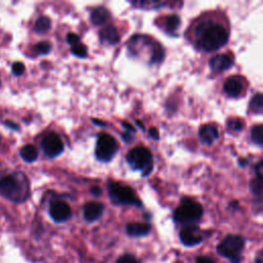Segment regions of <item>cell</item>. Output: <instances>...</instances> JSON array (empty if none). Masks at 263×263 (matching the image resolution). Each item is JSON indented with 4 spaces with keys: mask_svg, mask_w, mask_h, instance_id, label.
<instances>
[{
    "mask_svg": "<svg viewBox=\"0 0 263 263\" xmlns=\"http://www.w3.org/2000/svg\"><path fill=\"white\" fill-rule=\"evenodd\" d=\"M250 188L253 193L262 194L263 193V180L256 177L250 182Z\"/></svg>",
    "mask_w": 263,
    "mask_h": 263,
    "instance_id": "24",
    "label": "cell"
},
{
    "mask_svg": "<svg viewBox=\"0 0 263 263\" xmlns=\"http://www.w3.org/2000/svg\"><path fill=\"white\" fill-rule=\"evenodd\" d=\"M219 137V132L215 125L208 124L201 128L200 130V138L206 144H212L214 141L217 140Z\"/></svg>",
    "mask_w": 263,
    "mask_h": 263,
    "instance_id": "14",
    "label": "cell"
},
{
    "mask_svg": "<svg viewBox=\"0 0 263 263\" xmlns=\"http://www.w3.org/2000/svg\"><path fill=\"white\" fill-rule=\"evenodd\" d=\"M244 247L245 241L242 237L230 235L221 241L217 247V251L221 256L232 261V263H240Z\"/></svg>",
    "mask_w": 263,
    "mask_h": 263,
    "instance_id": "4",
    "label": "cell"
},
{
    "mask_svg": "<svg viewBox=\"0 0 263 263\" xmlns=\"http://www.w3.org/2000/svg\"><path fill=\"white\" fill-rule=\"evenodd\" d=\"M108 189L110 193V199L120 205H133L139 206L140 202L137 195L131 187L125 186L120 183L110 182L108 184Z\"/></svg>",
    "mask_w": 263,
    "mask_h": 263,
    "instance_id": "6",
    "label": "cell"
},
{
    "mask_svg": "<svg viewBox=\"0 0 263 263\" xmlns=\"http://www.w3.org/2000/svg\"><path fill=\"white\" fill-rule=\"evenodd\" d=\"M71 53L74 56L78 57V58H86L88 56L87 47L84 44H81L80 42L72 45V47H71Z\"/></svg>",
    "mask_w": 263,
    "mask_h": 263,
    "instance_id": "23",
    "label": "cell"
},
{
    "mask_svg": "<svg viewBox=\"0 0 263 263\" xmlns=\"http://www.w3.org/2000/svg\"><path fill=\"white\" fill-rule=\"evenodd\" d=\"M255 171H256V175H257V178L263 180V161H260L256 168H255Z\"/></svg>",
    "mask_w": 263,
    "mask_h": 263,
    "instance_id": "31",
    "label": "cell"
},
{
    "mask_svg": "<svg viewBox=\"0 0 263 263\" xmlns=\"http://www.w3.org/2000/svg\"><path fill=\"white\" fill-rule=\"evenodd\" d=\"M25 71V66L23 63L21 62H16L12 65V72L14 75L19 76V75H22Z\"/></svg>",
    "mask_w": 263,
    "mask_h": 263,
    "instance_id": "27",
    "label": "cell"
},
{
    "mask_svg": "<svg viewBox=\"0 0 263 263\" xmlns=\"http://www.w3.org/2000/svg\"><path fill=\"white\" fill-rule=\"evenodd\" d=\"M246 86V81L243 77L235 75L229 77L224 84V92L233 98H237L242 95Z\"/></svg>",
    "mask_w": 263,
    "mask_h": 263,
    "instance_id": "12",
    "label": "cell"
},
{
    "mask_svg": "<svg viewBox=\"0 0 263 263\" xmlns=\"http://www.w3.org/2000/svg\"><path fill=\"white\" fill-rule=\"evenodd\" d=\"M118 263H140V261L135 256L127 254V255L122 256L118 260Z\"/></svg>",
    "mask_w": 263,
    "mask_h": 263,
    "instance_id": "28",
    "label": "cell"
},
{
    "mask_svg": "<svg viewBox=\"0 0 263 263\" xmlns=\"http://www.w3.org/2000/svg\"><path fill=\"white\" fill-rule=\"evenodd\" d=\"M118 151V143L112 136L102 134L99 136L96 146V156L101 161H109Z\"/></svg>",
    "mask_w": 263,
    "mask_h": 263,
    "instance_id": "7",
    "label": "cell"
},
{
    "mask_svg": "<svg viewBox=\"0 0 263 263\" xmlns=\"http://www.w3.org/2000/svg\"><path fill=\"white\" fill-rule=\"evenodd\" d=\"M104 206L101 203L90 202L84 208V217L89 222H94L101 217Z\"/></svg>",
    "mask_w": 263,
    "mask_h": 263,
    "instance_id": "13",
    "label": "cell"
},
{
    "mask_svg": "<svg viewBox=\"0 0 263 263\" xmlns=\"http://www.w3.org/2000/svg\"><path fill=\"white\" fill-rule=\"evenodd\" d=\"M228 37L226 28L212 20H205L200 23L194 31L196 46L208 53L217 51L224 46L228 41Z\"/></svg>",
    "mask_w": 263,
    "mask_h": 263,
    "instance_id": "1",
    "label": "cell"
},
{
    "mask_svg": "<svg viewBox=\"0 0 263 263\" xmlns=\"http://www.w3.org/2000/svg\"><path fill=\"white\" fill-rule=\"evenodd\" d=\"M100 37L102 42L108 44H117L121 39L119 31L112 26L104 28L100 33Z\"/></svg>",
    "mask_w": 263,
    "mask_h": 263,
    "instance_id": "17",
    "label": "cell"
},
{
    "mask_svg": "<svg viewBox=\"0 0 263 263\" xmlns=\"http://www.w3.org/2000/svg\"><path fill=\"white\" fill-rule=\"evenodd\" d=\"M42 150L49 157H56L64 150V144L60 136L56 133H49L41 143Z\"/></svg>",
    "mask_w": 263,
    "mask_h": 263,
    "instance_id": "8",
    "label": "cell"
},
{
    "mask_svg": "<svg viewBox=\"0 0 263 263\" xmlns=\"http://www.w3.org/2000/svg\"><path fill=\"white\" fill-rule=\"evenodd\" d=\"M49 215L56 222H65L71 217V208L63 201H54L49 207Z\"/></svg>",
    "mask_w": 263,
    "mask_h": 263,
    "instance_id": "9",
    "label": "cell"
},
{
    "mask_svg": "<svg viewBox=\"0 0 263 263\" xmlns=\"http://www.w3.org/2000/svg\"><path fill=\"white\" fill-rule=\"evenodd\" d=\"M110 19V12L105 7H98L92 11L91 22L95 26H101Z\"/></svg>",
    "mask_w": 263,
    "mask_h": 263,
    "instance_id": "16",
    "label": "cell"
},
{
    "mask_svg": "<svg viewBox=\"0 0 263 263\" xmlns=\"http://www.w3.org/2000/svg\"><path fill=\"white\" fill-rule=\"evenodd\" d=\"M240 163H241V166H246V164L248 163V161L244 160V159H240Z\"/></svg>",
    "mask_w": 263,
    "mask_h": 263,
    "instance_id": "38",
    "label": "cell"
},
{
    "mask_svg": "<svg viewBox=\"0 0 263 263\" xmlns=\"http://www.w3.org/2000/svg\"><path fill=\"white\" fill-rule=\"evenodd\" d=\"M164 3H161V2H155V1H152V2H137L135 3V5H141V6H145V5H148V6H152V7H158V6H161L163 5Z\"/></svg>",
    "mask_w": 263,
    "mask_h": 263,
    "instance_id": "30",
    "label": "cell"
},
{
    "mask_svg": "<svg viewBox=\"0 0 263 263\" xmlns=\"http://www.w3.org/2000/svg\"><path fill=\"white\" fill-rule=\"evenodd\" d=\"M79 40H80V38L76 34H74V33H69L68 36H67V41L71 45L79 43Z\"/></svg>",
    "mask_w": 263,
    "mask_h": 263,
    "instance_id": "29",
    "label": "cell"
},
{
    "mask_svg": "<svg viewBox=\"0 0 263 263\" xmlns=\"http://www.w3.org/2000/svg\"><path fill=\"white\" fill-rule=\"evenodd\" d=\"M20 155L26 162H33L37 159L38 151L34 145L29 144V145H25L22 148L20 151Z\"/></svg>",
    "mask_w": 263,
    "mask_h": 263,
    "instance_id": "18",
    "label": "cell"
},
{
    "mask_svg": "<svg viewBox=\"0 0 263 263\" xmlns=\"http://www.w3.org/2000/svg\"><path fill=\"white\" fill-rule=\"evenodd\" d=\"M36 51L38 54H41V55H45V54H48L49 52H51V49H52V45L49 44L48 42L46 41H43V42H40L38 43L36 46Z\"/></svg>",
    "mask_w": 263,
    "mask_h": 263,
    "instance_id": "26",
    "label": "cell"
},
{
    "mask_svg": "<svg viewBox=\"0 0 263 263\" xmlns=\"http://www.w3.org/2000/svg\"><path fill=\"white\" fill-rule=\"evenodd\" d=\"M0 194L13 202H23L29 195L28 181L23 174L0 176Z\"/></svg>",
    "mask_w": 263,
    "mask_h": 263,
    "instance_id": "2",
    "label": "cell"
},
{
    "mask_svg": "<svg viewBox=\"0 0 263 263\" xmlns=\"http://www.w3.org/2000/svg\"><path fill=\"white\" fill-rule=\"evenodd\" d=\"M127 160L132 168L142 171L145 176L153 169L152 154L145 147H137L132 149L127 155Z\"/></svg>",
    "mask_w": 263,
    "mask_h": 263,
    "instance_id": "5",
    "label": "cell"
},
{
    "mask_svg": "<svg viewBox=\"0 0 263 263\" xmlns=\"http://www.w3.org/2000/svg\"><path fill=\"white\" fill-rule=\"evenodd\" d=\"M203 207L197 202L185 197L174 213V218L178 223L191 225L203 216Z\"/></svg>",
    "mask_w": 263,
    "mask_h": 263,
    "instance_id": "3",
    "label": "cell"
},
{
    "mask_svg": "<svg viewBox=\"0 0 263 263\" xmlns=\"http://www.w3.org/2000/svg\"><path fill=\"white\" fill-rule=\"evenodd\" d=\"M52 27V22L49 20L47 16H40V18L36 21L35 24V31L37 33H40V34H43V33H46Z\"/></svg>",
    "mask_w": 263,
    "mask_h": 263,
    "instance_id": "21",
    "label": "cell"
},
{
    "mask_svg": "<svg viewBox=\"0 0 263 263\" xmlns=\"http://www.w3.org/2000/svg\"><path fill=\"white\" fill-rule=\"evenodd\" d=\"M204 239L201 229L194 225L185 226L180 233V240L185 246H195Z\"/></svg>",
    "mask_w": 263,
    "mask_h": 263,
    "instance_id": "10",
    "label": "cell"
},
{
    "mask_svg": "<svg viewBox=\"0 0 263 263\" xmlns=\"http://www.w3.org/2000/svg\"><path fill=\"white\" fill-rule=\"evenodd\" d=\"M180 25V19L177 14H171L168 15L166 19H164V28L170 33L175 32Z\"/></svg>",
    "mask_w": 263,
    "mask_h": 263,
    "instance_id": "20",
    "label": "cell"
},
{
    "mask_svg": "<svg viewBox=\"0 0 263 263\" xmlns=\"http://www.w3.org/2000/svg\"><path fill=\"white\" fill-rule=\"evenodd\" d=\"M124 127H125L127 130H129L130 132H132V133H133V132H135L134 127H132L129 123H124Z\"/></svg>",
    "mask_w": 263,
    "mask_h": 263,
    "instance_id": "34",
    "label": "cell"
},
{
    "mask_svg": "<svg viewBox=\"0 0 263 263\" xmlns=\"http://www.w3.org/2000/svg\"><path fill=\"white\" fill-rule=\"evenodd\" d=\"M196 263H216V262L209 257H200L196 259Z\"/></svg>",
    "mask_w": 263,
    "mask_h": 263,
    "instance_id": "32",
    "label": "cell"
},
{
    "mask_svg": "<svg viewBox=\"0 0 263 263\" xmlns=\"http://www.w3.org/2000/svg\"><path fill=\"white\" fill-rule=\"evenodd\" d=\"M5 125H6L7 127H9V128H11V129H14V130H18V129H19V127H18V126H16V125H14V123H10V122H6V123H5Z\"/></svg>",
    "mask_w": 263,
    "mask_h": 263,
    "instance_id": "36",
    "label": "cell"
},
{
    "mask_svg": "<svg viewBox=\"0 0 263 263\" xmlns=\"http://www.w3.org/2000/svg\"><path fill=\"white\" fill-rule=\"evenodd\" d=\"M250 110L254 113H263V94H256L250 101Z\"/></svg>",
    "mask_w": 263,
    "mask_h": 263,
    "instance_id": "19",
    "label": "cell"
},
{
    "mask_svg": "<svg viewBox=\"0 0 263 263\" xmlns=\"http://www.w3.org/2000/svg\"><path fill=\"white\" fill-rule=\"evenodd\" d=\"M150 225L147 223H141V222H135V223H130L127 225V232L132 237H143L149 234L150 232Z\"/></svg>",
    "mask_w": 263,
    "mask_h": 263,
    "instance_id": "15",
    "label": "cell"
},
{
    "mask_svg": "<svg viewBox=\"0 0 263 263\" xmlns=\"http://www.w3.org/2000/svg\"><path fill=\"white\" fill-rule=\"evenodd\" d=\"M92 192H93L94 194H96V195H99V194L101 193V189L99 188V187H93V188H92Z\"/></svg>",
    "mask_w": 263,
    "mask_h": 263,
    "instance_id": "37",
    "label": "cell"
},
{
    "mask_svg": "<svg viewBox=\"0 0 263 263\" xmlns=\"http://www.w3.org/2000/svg\"><path fill=\"white\" fill-rule=\"evenodd\" d=\"M149 134H150V136H151L154 140H158L159 135H158V132H157V130H156L155 128H151V129L149 130Z\"/></svg>",
    "mask_w": 263,
    "mask_h": 263,
    "instance_id": "33",
    "label": "cell"
},
{
    "mask_svg": "<svg viewBox=\"0 0 263 263\" xmlns=\"http://www.w3.org/2000/svg\"><path fill=\"white\" fill-rule=\"evenodd\" d=\"M234 62L235 59L232 54H221L211 59L210 67L214 72L219 73L229 69L234 65Z\"/></svg>",
    "mask_w": 263,
    "mask_h": 263,
    "instance_id": "11",
    "label": "cell"
},
{
    "mask_svg": "<svg viewBox=\"0 0 263 263\" xmlns=\"http://www.w3.org/2000/svg\"><path fill=\"white\" fill-rule=\"evenodd\" d=\"M227 127L229 130H232L234 132H240L244 128V122L238 118L235 119H230L227 122Z\"/></svg>",
    "mask_w": 263,
    "mask_h": 263,
    "instance_id": "25",
    "label": "cell"
},
{
    "mask_svg": "<svg viewBox=\"0 0 263 263\" xmlns=\"http://www.w3.org/2000/svg\"><path fill=\"white\" fill-rule=\"evenodd\" d=\"M251 137L254 143L263 145V125H257L252 128Z\"/></svg>",
    "mask_w": 263,
    "mask_h": 263,
    "instance_id": "22",
    "label": "cell"
},
{
    "mask_svg": "<svg viewBox=\"0 0 263 263\" xmlns=\"http://www.w3.org/2000/svg\"><path fill=\"white\" fill-rule=\"evenodd\" d=\"M256 263H263V250L258 254L257 259H256Z\"/></svg>",
    "mask_w": 263,
    "mask_h": 263,
    "instance_id": "35",
    "label": "cell"
}]
</instances>
